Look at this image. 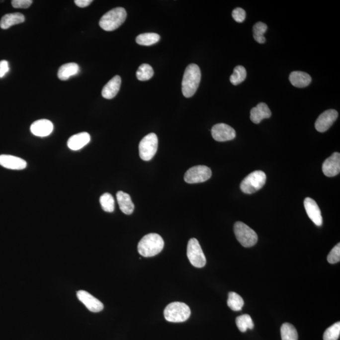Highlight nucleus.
<instances>
[{"instance_id":"1","label":"nucleus","mask_w":340,"mask_h":340,"mask_svg":"<svg viewBox=\"0 0 340 340\" xmlns=\"http://www.w3.org/2000/svg\"><path fill=\"white\" fill-rule=\"evenodd\" d=\"M200 80L201 72L199 67L195 64H190L184 73L181 84V90L185 97H192L197 90Z\"/></svg>"},{"instance_id":"2","label":"nucleus","mask_w":340,"mask_h":340,"mask_svg":"<svg viewBox=\"0 0 340 340\" xmlns=\"http://www.w3.org/2000/svg\"><path fill=\"white\" fill-rule=\"evenodd\" d=\"M164 245V241L162 236L156 233L148 234L139 242L138 252L144 257L154 256L162 251Z\"/></svg>"},{"instance_id":"3","label":"nucleus","mask_w":340,"mask_h":340,"mask_svg":"<svg viewBox=\"0 0 340 340\" xmlns=\"http://www.w3.org/2000/svg\"><path fill=\"white\" fill-rule=\"evenodd\" d=\"M126 17V9L122 7H117L103 15L99 22V25L105 31H113L125 22Z\"/></svg>"},{"instance_id":"4","label":"nucleus","mask_w":340,"mask_h":340,"mask_svg":"<svg viewBox=\"0 0 340 340\" xmlns=\"http://www.w3.org/2000/svg\"><path fill=\"white\" fill-rule=\"evenodd\" d=\"M191 315L190 308L183 302H171L164 311L165 318L171 323H182Z\"/></svg>"},{"instance_id":"5","label":"nucleus","mask_w":340,"mask_h":340,"mask_svg":"<svg viewBox=\"0 0 340 340\" xmlns=\"http://www.w3.org/2000/svg\"><path fill=\"white\" fill-rule=\"evenodd\" d=\"M266 176L263 171L258 170L252 172L243 179L240 188L246 194H252L263 187L266 183Z\"/></svg>"},{"instance_id":"6","label":"nucleus","mask_w":340,"mask_h":340,"mask_svg":"<svg viewBox=\"0 0 340 340\" xmlns=\"http://www.w3.org/2000/svg\"><path fill=\"white\" fill-rule=\"evenodd\" d=\"M236 239L245 248L254 247L258 242V235L254 230L242 222H237L234 226Z\"/></svg>"},{"instance_id":"7","label":"nucleus","mask_w":340,"mask_h":340,"mask_svg":"<svg viewBox=\"0 0 340 340\" xmlns=\"http://www.w3.org/2000/svg\"><path fill=\"white\" fill-rule=\"evenodd\" d=\"M158 146V137L155 133L146 136L139 143V157L144 161H150L157 153Z\"/></svg>"},{"instance_id":"8","label":"nucleus","mask_w":340,"mask_h":340,"mask_svg":"<svg viewBox=\"0 0 340 340\" xmlns=\"http://www.w3.org/2000/svg\"><path fill=\"white\" fill-rule=\"evenodd\" d=\"M186 254L190 263L195 267L203 268L206 264V258L199 243L195 238L189 240Z\"/></svg>"},{"instance_id":"9","label":"nucleus","mask_w":340,"mask_h":340,"mask_svg":"<svg viewBox=\"0 0 340 340\" xmlns=\"http://www.w3.org/2000/svg\"><path fill=\"white\" fill-rule=\"evenodd\" d=\"M212 176L211 170L204 165L190 168L184 176L185 182L190 184L202 183L206 181Z\"/></svg>"},{"instance_id":"10","label":"nucleus","mask_w":340,"mask_h":340,"mask_svg":"<svg viewBox=\"0 0 340 340\" xmlns=\"http://www.w3.org/2000/svg\"><path fill=\"white\" fill-rule=\"evenodd\" d=\"M212 138L219 142L233 140L236 138L235 130L228 125L221 123L214 125L211 129Z\"/></svg>"},{"instance_id":"11","label":"nucleus","mask_w":340,"mask_h":340,"mask_svg":"<svg viewBox=\"0 0 340 340\" xmlns=\"http://www.w3.org/2000/svg\"><path fill=\"white\" fill-rule=\"evenodd\" d=\"M339 117L337 110L330 109L321 113L315 122V128L318 132H325L334 124Z\"/></svg>"},{"instance_id":"12","label":"nucleus","mask_w":340,"mask_h":340,"mask_svg":"<svg viewBox=\"0 0 340 340\" xmlns=\"http://www.w3.org/2000/svg\"><path fill=\"white\" fill-rule=\"evenodd\" d=\"M77 297L86 308L93 313H98L104 308L103 304L101 301L85 290L78 291Z\"/></svg>"},{"instance_id":"13","label":"nucleus","mask_w":340,"mask_h":340,"mask_svg":"<svg viewBox=\"0 0 340 340\" xmlns=\"http://www.w3.org/2000/svg\"><path fill=\"white\" fill-rule=\"evenodd\" d=\"M322 170L323 173L328 177L337 175L340 172V154L334 153L323 163Z\"/></svg>"},{"instance_id":"14","label":"nucleus","mask_w":340,"mask_h":340,"mask_svg":"<svg viewBox=\"0 0 340 340\" xmlns=\"http://www.w3.org/2000/svg\"><path fill=\"white\" fill-rule=\"evenodd\" d=\"M307 214L311 220L316 226H321L323 224V217L321 212L317 203L313 198L307 197L304 202Z\"/></svg>"},{"instance_id":"15","label":"nucleus","mask_w":340,"mask_h":340,"mask_svg":"<svg viewBox=\"0 0 340 340\" xmlns=\"http://www.w3.org/2000/svg\"><path fill=\"white\" fill-rule=\"evenodd\" d=\"M53 123L47 119L37 120L30 127L32 133L38 137L48 136L53 132Z\"/></svg>"},{"instance_id":"16","label":"nucleus","mask_w":340,"mask_h":340,"mask_svg":"<svg viewBox=\"0 0 340 340\" xmlns=\"http://www.w3.org/2000/svg\"><path fill=\"white\" fill-rule=\"evenodd\" d=\"M0 165L7 169L20 170L27 167V162L22 158L8 155H0Z\"/></svg>"},{"instance_id":"17","label":"nucleus","mask_w":340,"mask_h":340,"mask_svg":"<svg viewBox=\"0 0 340 340\" xmlns=\"http://www.w3.org/2000/svg\"><path fill=\"white\" fill-rule=\"evenodd\" d=\"M271 112L268 106L264 103H259L256 107L252 108L250 112V119L254 124H258L264 119H268Z\"/></svg>"},{"instance_id":"18","label":"nucleus","mask_w":340,"mask_h":340,"mask_svg":"<svg viewBox=\"0 0 340 340\" xmlns=\"http://www.w3.org/2000/svg\"><path fill=\"white\" fill-rule=\"evenodd\" d=\"M121 85V78L115 76L103 87L101 95L106 99H112L117 95Z\"/></svg>"},{"instance_id":"19","label":"nucleus","mask_w":340,"mask_h":340,"mask_svg":"<svg viewBox=\"0 0 340 340\" xmlns=\"http://www.w3.org/2000/svg\"><path fill=\"white\" fill-rule=\"evenodd\" d=\"M90 139V136L87 132H81V133L75 134L68 139V148L73 151L81 150L82 148L88 145Z\"/></svg>"},{"instance_id":"20","label":"nucleus","mask_w":340,"mask_h":340,"mask_svg":"<svg viewBox=\"0 0 340 340\" xmlns=\"http://www.w3.org/2000/svg\"><path fill=\"white\" fill-rule=\"evenodd\" d=\"M117 200L123 213L131 215L134 210V204L128 193L119 191L117 193Z\"/></svg>"},{"instance_id":"21","label":"nucleus","mask_w":340,"mask_h":340,"mask_svg":"<svg viewBox=\"0 0 340 340\" xmlns=\"http://www.w3.org/2000/svg\"><path fill=\"white\" fill-rule=\"evenodd\" d=\"M289 81L293 86L297 88L308 86L312 81L311 76L302 72H293L289 76Z\"/></svg>"},{"instance_id":"22","label":"nucleus","mask_w":340,"mask_h":340,"mask_svg":"<svg viewBox=\"0 0 340 340\" xmlns=\"http://www.w3.org/2000/svg\"><path fill=\"white\" fill-rule=\"evenodd\" d=\"M25 22V16L20 13H8L4 15L0 21V27L8 29L11 26L20 24Z\"/></svg>"},{"instance_id":"23","label":"nucleus","mask_w":340,"mask_h":340,"mask_svg":"<svg viewBox=\"0 0 340 340\" xmlns=\"http://www.w3.org/2000/svg\"><path fill=\"white\" fill-rule=\"evenodd\" d=\"M79 71V66L77 63H66L65 65L61 66L60 70H59L58 78L63 81H66L72 76L77 75Z\"/></svg>"},{"instance_id":"24","label":"nucleus","mask_w":340,"mask_h":340,"mask_svg":"<svg viewBox=\"0 0 340 340\" xmlns=\"http://www.w3.org/2000/svg\"><path fill=\"white\" fill-rule=\"evenodd\" d=\"M160 39V35L156 33H145V34L139 35L136 37V41L141 46H149L157 43Z\"/></svg>"},{"instance_id":"25","label":"nucleus","mask_w":340,"mask_h":340,"mask_svg":"<svg viewBox=\"0 0 340 340\" xmlns=\"http://www.w3.org/2000/svg\"><path fill=\"white\" fill-rule=\"evenodd\" d=\"M227 303H228L229 308L234 311L242 310L243 306H244V301H243L242 297L237 293L234 292L229 293Z\"/></svg>"},{"instance_id":"26","label":"nucleus","mask_w":340,"mask_h":340,"mask_svg":"<svg viewBox=\"0 0 340 340\" xmlns=\"http://www.w3.org/2000/svg\"><path fill=\"white\" fill-rule=\"evenodd\" d=\"M282 340H298V334L296 328L290 323H285L281 327Z\"/></svg>"},{"instance_id":"27","label":"nucleus","mask_w":340,"mask_h":340,"mask_svg":"<svg viewBox=\"0 0 340 340\" xmlns=\"http://www.w3.org/2000/svg\"><path fill=\"white\" fill-rule=\"evenodd\" d=\"M236 324L241 332H246L249 329H254V324L251 316L249 315H243L238 316L236 319Z\"/></svg>"},{"instance_id":"28","label":"nucleus","mask_w":340,"mask_h":340,"mask_svg":"<svg viewBox=\"0 0 340 340\" xmlns=\"http://www.w3.org/2000/svg\"><path fill=\"white\" fill-rule=\"evenodd\" d=\"M267 29L268 27L265 23L261 22L255 23L254 28H253L255 41L259 44L264 43L266 41V39L264 36V34Z\"/></svg>"},{"instance_id":"29","label":"nucleus","mask_w":340,"mask_h":340,"mask_svg":"<svg viewBox=\"0 0 340 340\" xmlns=\"http://www.w3.org/2000/svg\"><path fill=\"white\" fill-rule=\"evenodd\" d=\"M154 75L153 68L148 64H143L139 66L136 72V77L140 81H148Z\"/></svg>"},{"instance_id":"30","label":"nucleus","mask_w":340,"mask_h":340,"mask_svg":"<svg viewBox=\"0 0 340 340\" xmlns=\"http://www.w3.org/2000/svg\"><path fill=\"white\" fill-rule=\"evenodd\" d=\"M247 75L245 68L242 66H237L234 69L233 75L231 76L230 82L234 85H239L244 81Z\"/></svg>"},{"instance_id":"31","label":"nucleus","mask_w":340,"mask_h":340,"mask_svg":"<svg viewBox=\"0 0 340 340\" xmlns=\"http://www.w3.org/2000/svg\"><path fill=\"white\" fill-rule=\"evenodd\" d=\"M100 202L101 208L104 211L112 212L115 209L114 198L110 193H103L100 198Z\"/></svg>"},{"instance_id":"32","label":"nucleus","mask_w":340,"mask_h":340,"mask_svg":"<svg viewBox=\"0 0 340 340\" xmlns=\"http://www.w3.org/2000/svg\"><path fill=\"white\" fill-rule=\"evenodd\" d=\"M340 335V323L337 322L325 331L324 335H323V340H338L339 339Z\"/></svg>"},{"instance_id":"33","label":"nucleus","mask_w":340,"mask_h":340,"mask_svg":"<svg viewBox=\"0 0 340 340\" xmlns=\"http://www.w3.org/2000/svg\"><path fill=\"white\" fill-rule=\"evenodd\" d=\"M328 261L331 264L338 263L340 260V244L335 246V247L330 252L327 257Z\"/></svg>"},{"instance_id":"34","label":"nucleus","mask_w":340,"mask_h":340,"mask_svg":"<svg viewBox=\"0 0 340 340\" xmlns=\"http://www.w3.org/2000/svg\"><path fill=\"white\" fill-rule=\"evenodd\" d=\"M234 20L238 23H242L245 20L246 12L242 8H236L232 12Z\"/></svg>"},{"instance_id":"35","label":"nucleus","mask_w":340,"mask_h":340,"mask_svg":"<svg viewBox=\"0 0 340 340\" xmlns=\"http://www.w3.org/2000/svg\"><path fill=\"white\" fill-rule=\"evenodd\" d=\"M32 3V0H13L11 5L15 8H28Z\"/></svg>"},{"instance_id":"36","label":"nucleus","mask_w":340,"mask_h":340,"mask_svg":"<svg viewBox=\"0 0 340 340\" xmlns=\"http://www.w3.org/2000/svg\"><path fill=\"white\" fill-rule=\"evenodd\" d=\"M8 72V63L5 60L0 61V78H3Z\"/></svg>"},{"instance_id":"37","label":"nucleus","mask_w":340,"mask_h":340,"mask_svg":"<svg viewBox=\"0 0 340 340\" xmlns=\"http://www.w3.org/2000/svg\"><path fill=\"white\" fill-rule=\"evenodd\" d=\"M93 1L92 0H75V3L80 8H85L90 4Z\"/></svg>"}]
</instances>
